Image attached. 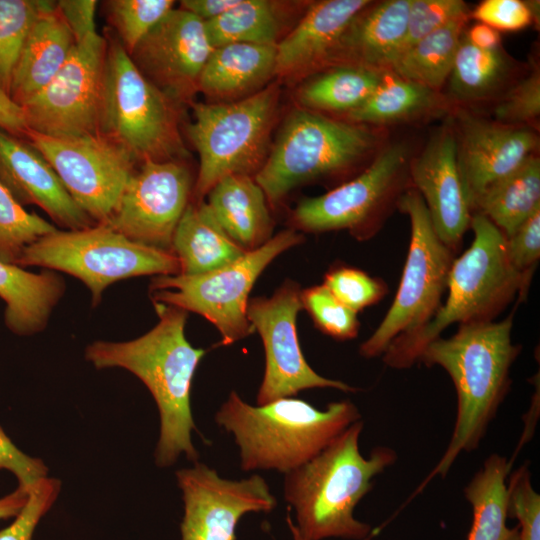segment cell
<instances>
[{
  "label": "cell",
  "instance_id": "obj_30",
  "mask_svg": "<svg viewBox=\"0 0 540 540\" xmlns=\"http://www.w3.org/2000/svg\"><path fill=\"white\" fill-rule=\"evenodd\" d=\"M512 462L491 454L463 492L472 508L467 540H519V528L507 525V484Z\"/></svg>",
  "mask_w": 540,
  "mask_h": 540
},
{
  "label": "cell",
  "instance_id": "obj_35",
  "mask_svg": "<svg viewBox=\"0 0 540 540\" xmlns=\"http://www.w3.org/2000/svg\"><path fill=\"white\" fill-rule=\"evenodd\" d=\"M508 73L509 63L500 48L479 49L463 34L448 77L451 96L463 102L485 99L501 87Z\"/></svg>",
  "mask_w": 540,
  "mask_h": 540
},
{
  "label": "cell",
  "instance_id": "obj_41",
  "mask_svg": "<svg viewBox=\"0 0 540 540\" xmlns=\"http://www.w3.org/2000/svg\"><path fill=\"white\" fill-rule=\"evenodd\" d=\"M507 507L508 518L519 522V540H540V495L532 486L528 462L509 477Z\"/></svg>",
  "mask_w": 540,
  "mask_h": 540
},
{
  "label": "cell",
  "instance_id": "obj_3",
  "mask_svg": "<svg viewBox=\"0 0 540 540\" xmlns=\"http://www.w3.org/2000/svg\"><path fill=\"white\" fill-rule=\"evenodd\" d=\"M363 427L362 420L353 423L317 456L285 474L284 499L294 509V526L303 540H363L371 533L354 510L397 453L378 446L365 458L359 450Z\"/></svg>",
  "mask_w": 540,
  "mask_h": 540
},
{
  "label": "cell",
  "instance_id": "obj_36",
  "mask_svg": "<svg viewBox=\"0 0 540 540\" xmlns=\"http://www.w3.org/2000/svg\"><path fill=\"white\" fill-rule=\"evenodd\" d=\"M55 5L50 0H0V86L9 95L14 68L32 26Z\"/></svg>",
  "mask_w": 540,
  "mask_h": 540
},
{
  "label": "cell",
  "instance_id": "obj_11",
  "mask_svg": "<svg viewBox=\"0 0 540 540\" xmlns=\"http://www.w3.org/2000/svg\"><path fill=\"white\" fill-rule=\"evenodd\" d=\"M397 207L409 216L411 238L401 281L384 319L359 347L365 358L382 356L390 343L426 325L441 306L454 252L438 237L419 192L410 186Z\"/></svg>",
  "mask_w": 540,
  "mask_h": 540
},
{
  "label": "cell",
  "instance_id": "obj_17",
  "mask_svg": "<svg viewBox=\"0 0 540 540\" xmlns=\"http://www.w3.org/2000/svg\"><path fill=\"white\" fill-rule=\"evenodd\" d=\"M176 478L184 503L181 540H236V528L245 514L269 513L277 505L258 474L230 480L197 461L178 470Z\"/></svg>",
  "mask_w": 540,
  "mask_h": 540
},
{
  "label": "cell",
  "instance_id": "obj_9",
  "mask_svg": "<svg viewBox=\"0 0 540 540\" xmlns=\"http://www.w3.org/2000/svg\"><path fill=\"white\" fill-rule=\"evenodd\" d=\"M17 265L40 266L78 278L90 290L93 305L116 281L180 274L173 253L134 242L105 224L80 230L57 229L29 245Z\"/></svg>",
  "mask_w": 540,
  "mask_h": 540
},
{
  "label": "cell",
  "instance_id": "obj_45",
  "mask_svg": "<svg viewBox=\"0 0 540 540\" xmlns=\"http://www.w3.org/2000/svg\"><path fill=\"white\" fill-rule=\"evenodd\" d=\"M496 31L522 30L539 20V1L485 0L469 13Z\"/></svg>",
  "mask_w": 540,
  "mask_h": 540
},
{
  "label": "cell",
  "instance_id": "obj_14",
  "mask_svg": "<svg viewBox=\"0 0 540 540\" xmlns=\"http://www.w3.org/2000/svg\"><path fill=\"white\" fill-rule=\"evenodd\" d=\"M24 138L49 162L74 201L96 224H104L136 170L130 155L100 134L55 138L27 130Z\"/></svg>",
  "mask_w": 540,
  "mask_h": 540
},
{
  "label": "cell",
  "instance_id": "obj_23",
  "mask_svg": "<svg viewBox=\"0 0 540 540\" xmlns=\"http://www.w3.org/2000/svg\"><path fill=\"white\" fill-rule=\"evenodd\" d=\"M411 0L370 2L349 23L330 67L356 65L386 71L406 35Z\"/></svg>",
  "mask_w": 540,
  "mask_h": 540
},
{
  "label": "cell",
  "instance_id": "obj_49",
  "mask_svg": "<svg viewBox=\"0 0 540 540\" xmlns=\"http://www.w3.org/2000/svg\"><path fill=\"white\" fill-rule=\"evenodd\" d=\"M0 129L17 137L27 131L25 114L20 105L0 86Z\"/></svg>",
  "mask_w": 540,
  "mask_h": 540
},
{
  "label": "cell",
  "instance_id": "obj_12",
  "mask_svg": "<svg viewBox=\"0 0 540 540\" xmlns=\"http://www.w3.org/2000/svg\"><path fill=\"white\" fill-rule=\"evenodd\" d=\"M410 159L406 144H390L351 180L302 199L291 212L289 228L300 233L347 230L358 240L371 238L411 186Z\"/></svg>",
  "mask_w": 540,
  "mask_h": 540
},
{
  "label": "cell",
  "instance_id": "obj_48",
  "mask_svg": "<svg viewBox=\"0 0 540 540\" xmlns=\"http://www.w3.org/2000/svg\"><path fill=\"white\" fill-rule=\"evenodd\" d=\"M98 2L95 0H61L57 9L69 27L76 43L96 34L95 14Z\"/></svg>",
  "mask_w": 540,
  "mask_h": 540
},
{
  "label": "cell",
  "instance_id": "obj_40",
  "mask_svg": "<svg viewBox=\"0 0 540 540\" xmlns=\"http://www.w3.org/2000/svg\"><path fill=\"white\" fill-rule=\"evenodd\" d=\"M329 291L355 312L380 301L387 293V286L360 269L347 266L331 268L324 276Z\"/></svg>",
  "mask_w": 540,
  "mask_h": 540
},
{
  "label": "cell",
  "instance_id": "obj_28",
  "mask_svg": "<svg viewBox=\"0 0 540 540\" xmlns=\"http://www.w3.org/2000/svg\"><path fill=\"white\" fill-rule=\"evenodd\" d=\"M172 253L180 264V274L197 275L224 267L245 251L222 229L208 205L190 202L173 235Z\"/></svg>",
  "mask_w": 540,
  "mask_h": 540
},
{
  "label": "cell",
  "instance_id": "obj_1",
  "mask_svg": "<svg viewBox=\"0 0 540 540\" xmlns=\"http://www.w3.org/2000/svg\"><path fill=\"white\" fill-rule=\"evenodd\" d=\"M158 323L144 335L126 342L96 341L85 358L96 368L120 367L136 375L152 394L160 415V435L155 449L159 467L174 464L181 454L193 463L199 453L192 443L196 430L191 411V386L205 354L185 336L187 311L154 303Z\"/></svg>",
  "mask_w": 540,
  "mask_h": 540
},
{
  "label": "cell",
  "instance_id": "obj_33",
  "mask_svg": "<svg viewBox=\"0 0 540 540\" xmlns=\"http://www.w3.org/2000/svg\"><path fill=\"white\" fill-rule=\"evenodd\" d=\"M469 14L455 19L401 52L386 71L440 91L450 75Z\"/></svg>",
  "mask_w": 540,
  "mask_h": 540
},
{
  "label": "cell",
  "instance_id": "obj_22",
  "mask_svg": "<svg viewBox=\"0 0 540 540\" xmlns=\"http://www.w3.org/2000/svg\"><path fill=\"white\" fill-rule=\"evenodd\" d=\"M370 2L323 0L311 3L276 45L275 76L293 82L329 68L347 26Z\"/></svg>",
  "mask_w": 540,
  "mask_h": 540
},
{
  "label": "cell",
  "instance_id": "obj_29",
  "mask_svg": "<svg viewBox=\"0 0 540 540\" xmlns=\"http://www.w3.org/2000/svg\"><path fill=\"white\" fill-rule=\"evenodd\" d=\"M449 108V99L440 91L384 71L372 95L345 118L365 126H385L439 115Z\"/></svg>",
  "mask_w": 540,
  "mask_h": 540
},
{
  "label": "cell",
  "instance_id": "obj_47",
  "mask_svg": "<svg viewBox=\"0 0 540 540\" xmlns=\"http://www.w3.org/2000/svg\"><path fill=\"white\" fill-rule=\"evenodd\" d=\"M0 469L15 475L19 486L31 489L40 479L47 476L48 468L38 458L23 453L0 427Z\"/></svg>",
  "mask_w": 540,
  "mask_h": 540
},
{
  "label": "cell",
  "instance_id": "obj_42",
  "mask_svg": "<svg viewBox=\"0 0 540 540\" xmlns=\"http://www.w3.org/2000/svg\"><path fill=\"white\" fill-rule=\"evenodd\" d=\"M469 13L466 3L461 0H411L406 35L398 55L425 36Z\"/></svg>",
  "mask_w": 540,
  "mask_h": 540
},
{
  "label": "cell",
  "instance_id": "obj_19",
  "mask_svg": "<svg viewBox=\"0 0 540 540\" xmlns=\"http://www.w3.org/2000/svg\"><path fill=\"white\" fill-rule=\"evenodd\" d=\"M452 118L463 187L473 214L482 194L536 154L539 138L530 126L494 122L460 110Z\"/></svg>",
  "mask_w": 540,
  "mask_h": 540
},
{
  "label": "cell",
  "instance_id": "obj_43",
  "mask_svg": "<svg viewBox=\"0 0 540 540\" xmlns=\"http://www.w3.org/2000/svg\"><path fill=\"white\" fill-rule=\"evenodd\" d=\"M498 122L527 126L535 123L540 115V71L534 67L529 74L513 86L495 106Z\"/></svg>",
  "mask_w": 540,
  "mask_h": 540
},
{
  "label": "cell",
  "instance_id": "obj_13",
  "mask_svg": "<svg viewBox=\"0 0 540 540\" xmlns=\"http://www.w3.org/2000/svg\"><path fill=\"white\" fill-rule=\"evenodd\" d=\"M106 51L98 33L76 43L51 82L21 106L27 130L55 138L99 134Z\"/></svg>",
  "mask_w": 540,
  "mask_h": 540
},
{
  "label": "cell",
  "instance_id": "obj_15",
  "mask_svg": "<svg viewBox=\"0 0 540 540\" xmlns=\"http://www.w3.org/2000/svg\"><path fill=\"white\" fill-rule=\"evenodd\" d=\"M301 286L286 279L270 297L248 301L247 318L261 337L265 351V371L256 403L292 397L311 388H334L342 392L358 389L340 380L316 373L305 360L299 345L296 320L302 307Z\"/></svg>",
  "mask_w": 540,
  "mask_h": 540
},
{
  "label": "cell",
  "instance_id": "obj_5",
  "mask_svg": "<svg viewBox=\"0 0 540 540\" xmlns=\"http://www.w3.org/2000/svg\"><path fill=\"white\" fill-rule=\"evenodd\" d=\"M470 247L454 259L450 268L446 302L415 333L393 340L383 353L391 368H409L424 348L453 323L492 321L515 296L527 295L529 282L511 265L504 234L485 216L472 214Z\"/></svg>",
  "mask_w": 540,
  "mask_h": 540
},
{
  "label": "cell",
  "instance_id": "obj_20",
  "mask_svg": "<svg viewBox=\"0 0 540 540\" xmlns=\"http://www.w3.org/2000/svg\"><path fill=\"white\" fill-rule=\"evenodd\" d=\"M409 180L421 195L440 240L453 252L470 228L472 211L457 159L452 117L435 132L417 157L411 158Z\"/></svg>",
  "mask_w": 540,
  "mask_h": 540
},
{
  "label": "cell",
  "instance_id": "obj_21",
  "mask_svg": "<svg viewBox=\"0 0 540 540\" xmlns=\"http://www.w3.org/2000/svg\"><path fill=\"white\" fill-rule=\"evenodd\" d=\"M0 182L22 206L40 207L62 228L80 230L96 224L70 196L45 157L27 140L1 129Z\"/></svg>",
  "mask_w": 540,
  "mask_h": 540
},
{
  "label": "cell",
  "instance_id": "obj_4",
  "mask_svg": "<svg viewBox=\"0 0 540 540\" xmlns=\"http://www.w3.org/2000/svg\"><path fill=\"white\" fill-rule=\"evenodd\" d=\"M359 420L349 400L331 402L325 410L293 397L253 406L235 391L215 414L216 423L234 436L242 470L284 474L317 456Z\"/></svg>",
  "mask_w": 540,
  "mask_h": 540
},
{
  "label": "cell",
  "instance_id": "obj_10",
  "mask_svg": "<svg viewBox=\"0 0 540 540\" xmlns=\"http://www.w3.org/2000/svg\"><path fill=\"white\" fill-rule=\"evenodd\" d=\"M303 241L302 233L288 228L263 246L213 271L155 276L149 288L151 298L153 303L203 316L219 331L222 345L233 344L254 332L247 318V305L260 274L277 256Z\"/></svg>",
  "mask_w": 540,
  "mask_h": 540
},
{
  "label": "cell",
  "instance_id": "obj_18",
  "mask_svg": "<svg viewBox=\"0 0 540 540\" xmlns=\"http://www.w3.org/2000/svg\"><path fill=\"white\" fill-rule=\"evenodd\" d=\"M213 49L204 22L173 8L128 54L148 81L183 107L199 92V78Z\"/></svg>",
  "mask_w": 540,
  "mask_h": 540
},
{
  "label": "cell",
  "instance_id": "obj_50",
  "mask_svg": "<svg viewBox=\"0 0 540 540\" xmlns=\"http://www.w3.org/2000/svg\"><path fill=\"white\" fill-rule=\"evenodd\" d=\"M239 2L240 0H183L180 8L205 22L224 14Z\"/></svg>",
  "mask_w": 540,
  "mask_h": 540
},
{
  "label": "cell",
  "instance_id": "obj_25",
  "mask_svg": "<svg viewBox=\"0 0 540 540\" xmlns=\"http://www.w3.org/2000/svg\"><path fill=\"white\" fill-rule=\"evenodd\" d=\"M206 203L225 233L245 252L272 238L273 219L263 189L253 176L232 174L219 180Z\"/></svg>",
  "mask_w": 540,
  "mask_h": 540
},
{
  "label": "cell",
  "instance_id": "obj_37",
  "mask_svg": "<svg viewBox=\"0 0 540 540\" xmlns=\"http://www.w3.org/2000/svg\"><path fill=\"white\" fill-rule=\"evenodd\" d=\"M56 227L28 212L0 182V260L16 264L23 251Z\"/></svg>",
  "mask_w": 540,
  "mask_h": 540
},
{
  "label": "cell",
  "instance_id": "obj_31",
  "mask_svg": "<svg viewBox=\"0 0 540 540\" xmlns=\"http://www.w3.org/2000/svg\"><path fill=\"white\" fill-rule=\"evenodd\" d=\"M538 210L540 158L534 154L491 185L475 203L473 214H482L508 237Z\"/></svg>",
  "mask_w": 540,
  "mask_h": 540
},
{
  "label": "cell",
  "instance_id": "obj_6",
  "mask_svg": "<svg viewBox=\"0 0 540 540\" xmlns=\"http://www.w3.org/2000/svg\"><path fill=\"white\" fill-rule=\"evenodd\" d=\"M105 37L99 134L125 150L136 164L184 161L189 152L180 131L182 106L141 74L115 35Z\"/></svg>",
  "mask_w": 540,
  "mask_h": 540
},
{
  "label": "cell",
  "instance_id": "obj_51",
  "mask_svg": "<svg viewBox=\"0 0 540 540\" xmlns=\"http://www.w3.org/2000/svg\"><path fill=\"white\" fill-rule=\"evenodd\" d=\"M464 37L470 44L479 49L494 50L500 48V33L480 22L466 30L464 32Z\"/></svg>",
  "mask_w": 540,
  "mask_h": 540
},
{
  "label": "cell",
  "instance_id": "obj_46",
  "mask_svg": "<svg viewBox=\"0 0 540 540\" xmlns=\"http://www.w3.org/2000/svg\"><path fill=\"white\" fill-rule=\"evenodd\" d=\"M505 239L511 265L530 283L540 257V210Z\"/></svg>",
  "mask_w": 540,
  "mask_h": 540
},
{
  "label": "cell",
  "instance_id": "obj_2",
  "mask_svg": "<svg viewBox=\"0 0 540 540\" xmlns=\"http://www.w3.org/2000/svg\"><path fill=\"white\" fill-rule=\"evenodd\" d=\"M513 314L499 321L461 324L449 338L437 337L420 355L427 366L439 365L451 377L457 413L450 442L420 489L445 477L461 452L478 448L511 385L510 369L521 352L512 342Z\"/></svg>",
  "mask_w": 540,
  "mask_h": 540
},
{
  "label": "cell",
  "instance_id": "obj_39",
  "mask_svg": "<svg viewBox=\"0 0 540 540\" xmlns=\"http://www.w3.org/2000/svg\"><path fill=\"white\" fill-rule=\"evenodd\" d=\"M301 303L315 326L324 334L337 340L357 336L360 327L357 312L339 301L325 285L302 289Z\"/></svg>",
  "mask_w": 540,
  "mask_h": 540
},
{
  "label": "cell",
  "instance_id": "obj_24",
  "mask_svg": "<svg viewBox=\"0 0 540 540\" xmlns=\"http://www.w3.org/2000/svg\"><path fill=\"white\" fill-rule=\"evenodd\" d=\"M275 69L276 46L223 45L214 48L208 57L198 91L213 103L240 100L265 88L275 76Z\"/></svg>",
  "mask_w": 540,
  "mask_h": 540
},
{
  "label": "cell",
  "instance_id": "obj_7",
  "mask_svg": "<svg viewBox=\"0 0 540 540\" xmlns=\"http://www.w3.org/2000/svg\"><path fill=\"white\" fill-rule=\"evenodd\" d=\"M379 142L368 126L298 108L285 119L254 179L276 206L295 188L364 162Z\"/></svg>",
  "mask_w": 540,
  "mask_h": 540
},
{
  "label": "cell",
  "instance_id": "obj_38",
  "mask_svg": "<svg viewBox=\"0 0 540 540\" xmlns=\"http://www.w3.org/2000/svg\"><path fill=\"white\" fill-rule=\"evenodd\" d=\"M173 0H112L106 2L116 37L130 53L173 9Z\"/></svg>",
  "mask_w": 540,
  "mask_h": 540
},
{
  "label": "cell",
  "instance_id": "obj_32",
  "mask_svg": "<svg viewBox=\"0 0 540 540\" xmlns=\"http://www.w3.org/2000/svg\"><path fill=\"white\" fill-rule=\"evenodd\" d=\"M383 74L356 65L332 66L308 77L298 88L296 98L301 108L346 115L372 95Z\"/></svg>",
  "mask_w": 540,
  "mask_h": 540
},
{
  "label": "cell",
  "instance_id": "obj_8",
  "mask_svg": "<svg viewBox=\"0 0 540 540\" xmlns=\"http://www.w3.org/2000/svg\"><path fill=\"white\" fill-rule=\"evenodd\" d=\"M280 89L270 83L246 98L223 103L193 102L186 132L199 155L192 197L203 201L211 188L232 174L255 176L269 150L278 115Z\"/></svg>",
  "mask_w": 540,
  "mask_h": 540
},
{
  "label": "cell",
  "instance_id": "obj_53",
  "mask_svg": "<svg viewBox=\"0 0 540 540\" xmlns=\"http://www.w3.org/2000/svg\"><path fill=\"white\" fill-rule=\"evenodd\" d=\"M287 523H288L289 529H290L291 534H292V540H303V539L299 536V534H298V532H297L295 526L293 525V523H292L291 521H289V522H287Z\"/></svg>",
  "mask_w": 540,
  "mask_h": 540
},
{
  "label": "cell",
  "instance_id": "obj_26",
  "mask_svg": "<svg viewBox=\"0 0 540 540\" xmlns=\"http://www.w3.org/2000/svg\"><path fill=\"white\" fill-rule=\"evenodd\" d=\"M76 41L57 6L42 13L32 26L12 75L10 96L22 106L57 75Z\"/></svg>",
  "mask_w": 540,
  "mask_h": 540
},
{
  "label": "cell",
  "instance_id": "obj_16",
  "mask_svg": "<svg viewBox=\"0 0 540 540\" xmlns=\"http://www.w3.org/2000/svg\"><path fill=\"white\" fill-rule=\"evenodd\" d=\"M194 184L184 161H145L128 180L104 224L134 242L172 253L173 235Z\"/></svg>",
  "mask_w": 540,
  "mask_h": 540
},
{
  "label": "cell",
  "instance_id": "obj_27",
  "mask_svg": "<svg viewBox=\"0 0 540 540\" xmlns=\"http://www.w3.org/2000/svg\"><path fill=\"white\" fill-rule=\"evenodd\" d=\"M64 290L63 279L52 271L33 273L0 260V298L6 304L4 321L16 335L42 331Z\"/></svg>",
  "mask_w": 540,
  "mask_h": 540
},
{
  "label": "cell",
  "instance_id": "obj_34",
  "mask_svg": "<svg viewBox=\"0 0 540 540\" xmlns=\"http://www.w3.org/2000/svg\"><path fill=\"white\" fill-rule=\"evenodd\" d=\"M287 3L270 0H240L224 14L205 21L213 48L233 43L276 46L283 38Z\"/></svg>",
  "mask_w": 540,
  "mask_h": 540
},
{
  "label": "cell",
  "instance_id": "obj_52",
  "mask_svg": "<svg viewBox=\"0 0 540 540\" xmlns=\"http://www.w3.org/2000/svg\"><path fill=\"white\" fill-rule=\"evenodd\" d=\"M30 490L18 485L15 491L0 498V520L16 517L26 505Z\"/></svg>",
  "mask_w": 540,
  "mask_h": 540
},
{
  "label": "cell",
  "instance_id": "obj_44",
  "mask_svg": "<svg viewBox=\"0 0 540 540\" xmlns=\"http://www.w3.org/2000/svg\"><path fill=\"white\" fill-rule=\"evenodd\" d=\"M61 490L57 478L40 479L30 490L28 501L14 521L0 530V540H32L36 526L49 511Z\"/></svg>",
  "mask_w": 540,
  "mask_h": 540
}]
</instances>
